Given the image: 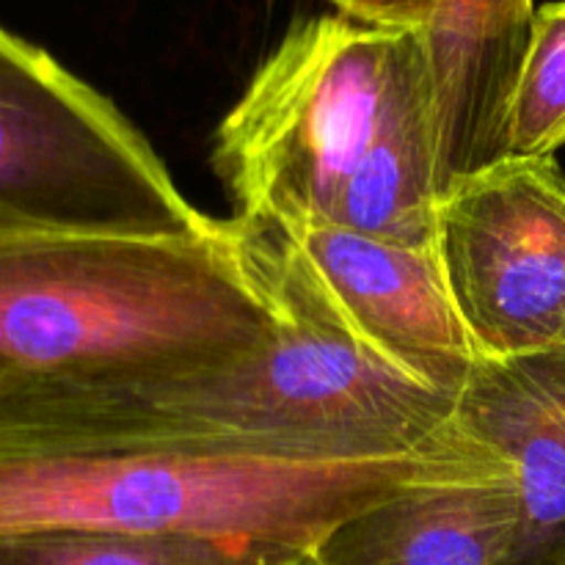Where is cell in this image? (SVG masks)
<instances>
[{
    "label": "cell",
    "instance_id": "cell-11",
    "mask_svg": "<svg viewBox=\"0 0 565 565\" xmlns=\"http://www.w3.org/2000/svg\"><path fill=\"white\" fill-rule=\"evenodd\" d=\"M439 207V136L428 50L423 31H408L373 138L342 191L334 224L375 241L436 246Z\"/></svg>",
    "mask_w": 565,
    "mask_h": 565
},
{
    "label": "cell",
    "instance_id": "cell-7",
    "mask_svg": "<svg viewBox=\"0 0 565 565\" xmlns=\"http://www.w3.org/2000/svg\"><path fill=\"white\" fill-rule=\"evenodd\" d=\"M292 237L373 351L458 401L480 356L452 301L439 248L375 241L337 224Z\"/></svg>",
    "mask_w": 565,
    "mask_h": 565
},
{
    "label": "cell",
    "instance_id": "cell-2",
    "mask_svg": "<svg viewBox=\"0 0 565 565\" xmlns=\"http://www.w3.org/2000/svg\"><path fill=\"white\" fill-rule=\"evenodd\" d=\"M270 334L224 221L202 237L0 232V441L66 390L213 367Z\"/></svg>",
    "mask_w": 565,
    "mask_h": 565
},
{
    "label": "cell",
    "instance_id": "cell-3",
    "mask_svg": "<svg viewBox=\"0 0 565 565\" xmlns=\"http://www.w3.org/2000/svg\"><path fill=\"white\" fill-rule=\"evenodd\" d=\"M494 461L461 430L436 450L362 463L149 450L0 456V535L119 530L309 552L342 519L412 480Z\"/></svg>",
    "mask_w": 565,
    "mask_h": 565
},
{
    "label": "cell",
    "instance_id": "cell-10",
    "mask_svg": "<svg viewBox=\"0 0 565 565\" xmlns=\"http://www.w3.org/2000/svg\"><path fill=\"white\" fill-rule=\"evenodd\" d=\"M516 533L511 467L412 480L329 530L309 565H502Z\"/></svg>",
    "mask_w": 565,
    "mask_h": 565
},
{
    "label": "cell",
    "instance_id": "cell-12",
    "mask_svg": "<svg viewBox=\"0 0 565 565\" xmlns=\"http://www.w3.org/2000/svg\"><path fill=\"white\" fill-rule=\"evenodd\" d=\"M0 565H309V552L207 535L33 530L0 535Z\"/></svg>",
    "mask_w": 565,
    "mask_h": 565
},
{
    "label": "cell",
    "instance_id": "cell-8",
    "mask_svg": "<svg viewBox=\"0 0 565 565\" xmlns=\"http://www.w3.org/2000/svg\"><path fill=\"white\" fill-rule=\"evenodd\" d=\"M452 425L511 467L516 533L502 565H565V351L478 359Z\"/></svg>",
    "mask_w": 565,
    "mask_h": 565
},
{
    "label": "cell",
    "instance_id": "cell-6",
    "mask_svg": "<svg viewBox=\"0 0 565 565\" xmlns=\"http://www.w3.org/2000/svg\"><path fill=\"white\" fill-rule=\"evenodd\" d=\"M480 359L565 351V177L555 158L502 160L458 185L436 235Z\"/></svg>",
    "mask_w": 565,
    "mask_h": 565
},
{
    "label": "cell",
    "instance_id": "cell-13",
    "mask_svg": "<svg viewBox=\"0 0 565 565\" xmlns=\"http://www.w3.org/2000/svg\"><path fill=\"white\" fill-rule=\"evenodd\" d=\"M565 143V0L535 9L533 39L513 97L508 160L555 158Z\"/></svg>",
    "mask_w": 565,
    "mask_h": 565
},
{
    "label": "cell",
    "instance_id": "cell-4",
    "mask_svg": "<svg viewBox=\"0 0 565 565\" xmlns=\"http://www.w3.org/2000/svg\"><path fill=\"white\" fill-rule=\"evenodd\" d=\"M406 33L323 14L281 39L218 127L215 169L237 215L290 235L334 224Z\"/></svg>",
    "mask_w": 565,
    "mask_h": 565
},
{
    "label": "cell",
    "instance_id": "cell-14",
    "mask_svg": "<svg viewBox=\"0 0 565 565\" xmlns=\"http://www.w3.org/2000/svg\"><path fill=\"white\" fill-rule=\"evenodd\" d=\"M329 3H334L340 14L364 25L423 31L445 0H329Z\"/></svg>",
    "mask_w": 565,
    "mask_h": 565
},
{
    "label": "cell",
    "instance_id": "cell-5",
    "mask_svg": "<svg viewBox=\"0 0 565 565\" xmlns=\"http://www.w3.org/2000/svg\"><path fill=\"white\" fill-rule=\"evenodd\" d=\"M215 224L108 97L0 25V232L202 237Z\"/></svg>",
    "mask_w": 565,
    "mask_h": 565
},
{
    "label": "cell",
    "instance_id": "cell-1",
    "mask_svg": "<svg viewBox=\"0 0 565 565\" xmlns=\"http://www.w3.org/2000/svg\"><path fill=\"white\" fill-rule=\"evenodd\" d=\"M274 334L213 367L99 381L39 403L0 456L149 450L281 463H362L458 439L456 397L419 384L367 345L279 224L224 221Z\"/></svg>",
    "mask_w": 565,
    "mask_h": 565
},
{
    "label": "cell",
    "instance_id": "cell-9",
    "mask_svg": "<svg viewBox=\"0 0 565 565\" xmlns=\"http://www.w3.org/2000/svg\"><path fill=\"white\" fill-rule=\"evenodd\" d=\"M535 0H445L423 28L439 136V193L508 160Z\"/></svg>",
    "mask_w": 565,
    "mask_h": 565
}]
</instances>
